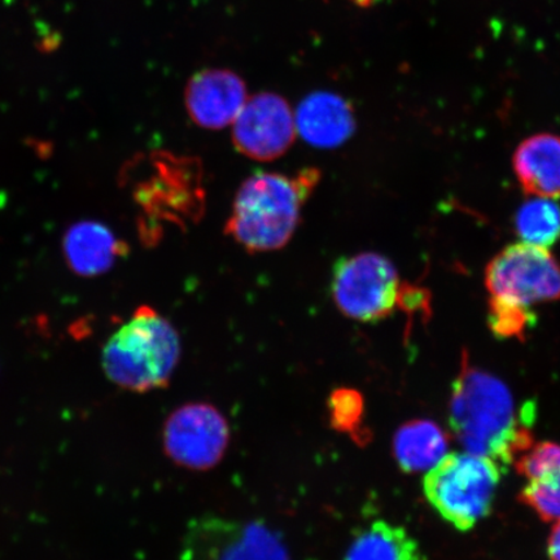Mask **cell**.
<instances>
[{"instance_id":"cell-1","label":"cell","mask_w":560,"mask_h":560,"mask_svg":"<svg viewBox=\"0 0 560 560\" xmlns=\"http://www.w3.org/2000/svg\"><path fill=\"white\" fill-rule=\"evenodd\" d=\"M534 406L516 409L505 383L476 369L464 354L450 401V422L466 452L485 455L500 467L515 464L534 445L529 430Z\"/></svg>"},{"instance_id":"cell-2","label":"cell","mask_w":560,"mask_h":560,"mask_svg":"<svg viewBox=\"0 0 560 560\" xmlns=\"http://www.w3.org/2000/svg\"><path fill=\"white\" fill-rule=\"evenodd\" d=\"M319 178L315 167H306L293 177L278 173L252 175L236 194L226 234L250 254L283 248L295 234L301 210Z\"/></svg>"},{"instance_id":"cell-3","label":"cell","mask_w":560,"mask_h":560,"mask_svg":"<svg viewBox=\"0 0 560 560\" xmlns=\"http://www.w3.org/2000/svg\"><path fill=\"white\" fill-rule=\"evenodd\" d=\"M179 355L177 330L163 315L143 305L110 336L102 363L110 382L143 394L170 383Z\"/></svg>"},{"instance_id":"cell-4","label":"cell","mask_w":560,"mask_h":560,"mask_svg":"<svg viewBox=\"0 0 560 560\" xmlns=\"http://www.w3.org/2000/svg\"><path fill=\"white\" fill-rule=\"evenodd\" d=\"M500 468L485 455L468 452L446 455L425 475V499L455 528L470 530L492 509Z\"/></svg>"},{"instance_id":"cell-5","label":"cell","mask_w":560,"mask_h":560,"mask_svg":"<svg viewBox=\"0 0 560 560\" xmlns=\"http://www.w3.org/2000/svg\"><path fill=\"white\" fill-rule=\"evenodd\" d=\"M486 285L489 300L530 311L560 300V264L548 248L509 245L488 264Z\"/></svg>"},{"instance_id":"cell-6","label":"cell","mask_w":560,"mask_h":560,"mask_svg":"<svg viewBox=\"0 0 560 560\" xmlns=\"http://www.w3.org/2000/svg\"><path fill=\"white\" fill-rule=\"evenodd\" d=\"M402 287L395 265L374 252L340 258L334 266L335 304L362 324L389 317L400 305Z\"/></svg>"},{"instance_id":"cell-7","label":"cell","mask_w":560,"mask_h":560,"mask_svg":"<svg viewBox=\"0 0 560 560\" xmlns=\"http://www.w3.org/2000/svg\"><path fill=\"white\" fill-rule=\"evenodd\" d=\"M185 560H291L275 530L258 522L205 516L188 527Z\"/></svg>"},{"instance_id":"cell-8","label":"cell","mask_w":560,"mask_h":560,"mask_svg":"<svg viewBox=\"0 0 560 560\" xmlns=\"http://www.w3.org/2000/svg\"><path fill=\"white\" fill-rule=\"evenodd\" d=\"M230 430L226 419L212 405L182 406L166 420V454L178 465L208 470L228 450Z\"/></svg>"},{"instance_id":"cell-9","label":"cell","mask_w":560,"mask_h":560,"mask_svg":"<svg viewBox=\"0 0 560 560\" xmlns=\"http://www.w3.org/2000/svg\"><path fill=\"white\" fill-rule=\"evenodd\" d=\"M233 125L236 150L257 161L283 156L298 132L289 103L272 93L252 96Z\"/></svg>"},{"instance_id":"cell-10","label":"cell","mask_w":560,"mask_h":560,"mask_svg":"<svg viewBox=\"0 0 560 560\" xmlns=\"http://www.w3.org/2000/svg\"><path fill=\"white\" fill-rule=\"evenodd\" d=\"M247 101L241 77L229 70H202L192 77L186 90L188 115L196 125L210 130L234 124Z\"/></svg>"},{"instance_id":"cell-11","label":"cell","mask_w":560,"mask_h":560,"mask_svg":"<svg viewBox=\"0 0 560 560\" xmlns=\"http://www.w3.org/2000/svg\"><path fill=\"white\" fill-rule=\"evenodd\" d=\"M527 479L520 500L546 522L560 521V445L534 444L515 460Z\"/></svg>"},{"instance_id":"cell-12","label":"cell","mask_w":560,"mask_h":560,"mask_svg":"<svg viewBox=\"0 0 560 560\" xmlns=\"http://www.w3.org/2000/svg\"><path fill=\"white\" fill-rule=\"evenodd\" d=\"M296 131L306 143L335 149L353 136L355 120L350 104L338 94L314 93L300 103Z\"/></svg>"},{"instance_id":"cell-13","label":"cell","mask_w":560,"mask_h":560,"mask_svg":"<svg viewBox=\"0 0 560 560\" xmlns=\"http://www.w3.org/2000/svg\"><path fill=\"white\" fill-rule=\"evenodd\" d=\"M523 190L537 198H560V137L537 135L524 140L513 158Z\"/></svg>"},{"instance_id":"cell-14","label":"cell","mask_w":560,"mask_h":560,"mask_svg":"<svg viewBox=\"0 0 560 560\" xmlns=\"http://www.w3.org/2000/svg\"><path fill=\"white\" fill-rule=\"evenodd\" d=\"M125 250V244L100 222L75 223L65 236L67 262L81 277L104 275L114 268Z\"/></svg>"},{"instance_id":"cell-15","label":"cell","mask_w":560,"mask_h":560,"mask_svg":"<svg viewBox=\"0 0 560 560\" xmlns=\"http://www.w3.org/2000/svg\"><path fill=\"white\" fill-rule=\"evenodd\" d=\"M450 441L443 429L432 420L417 419L397 430L394 451L405 472L430 471L447 455Z\"/></svg>"},{"instance_id":"cell-16","label":"cell","mask_w":560,"mask_h":560,"mask_svg":"<svg viewBox=\"0 0 560 560\" xmlns=\"http://www.w3.org/2000/svg\"><path fill=\"white\" fill-rule=\"evenodd\" d=\"M342 560H425L408 532L377 521L357 534Z\"/></svg>"},{"instance_id":"cell-17","label":"cell","mask_w":560,"mask_h":560,"mask_svg":"<svg viewBox=\"0 0 560 560\" xmlns=\"http://www.w3.org/2000/svg\"><path fill=\"white\" fill-rule=\"evenodd\" d=\"M515 230L523 243L549 249L560 241V207L535 196L517 210Z\"/></svg>"},{"instance_id":"cell-18","label":"cell","mask_w":560,"mask_h":560,"mask_svg":"<svg viewBox=\"0 0 560 560\" xmlns=\"http://www.w3.org/2000/svg\"><path fill=\"white\" fill-rule=\"evenodd\" d=\"M489 327L495 336L501 339H522L528 332L536 318L530 311L521 307L510 306L489 300Z\"/></svg>"},{"instance_id":"cell-19","label":"cell","mask_w":560,"mask_h":560,"mask_svg":"<svg viewBox=\"0 0 560 560\" xmlns=\"http://www.w3.org/2000/svg\"><path fill=\"white\" fill-rule=\"evenodd\" d=\"M331 423L336 430L350 432L359 425L363 416V398L359 392L339 389L334 392L330 404Z\"/></svg>"},{"instance_id":"cell-20","label":"cell","mask_w":560,"mask_h":560,"mask_svg":"<svg viewBox=\"0 0 560 560\" xmlns=\"http://www.w3.org/2000/svg\"><path fill=\"white\" fill-rule=\"evenodd\" d=\"M548 552L551 560H560V521L551 530L548 544Z\"/></svg>"},{"instance_id":"cell-21","label":"cell","mask_w":560,"mask_h":560,"mask_svg":"<svg viewBox=\"0 0 560 560\" xmlns=\"http://www.w3.org/2000/svg\"><path fill=\"white\" fill-rule=\"evenodd\" d=\"M354 2L363 7H369L380 2V0H354Z\"/></svg>"}]
</instances>
